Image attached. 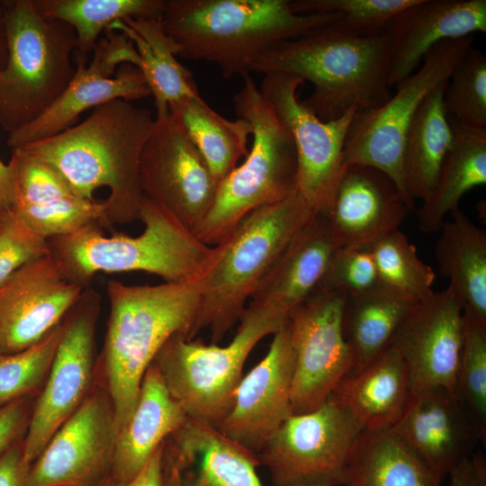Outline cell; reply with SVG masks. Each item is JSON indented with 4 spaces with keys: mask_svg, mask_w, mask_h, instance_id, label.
Here are the masks:
<instances>
[{
    "mask_svg": "<svg viewBox=\"0 0 486 486\" xmlns=\"http://www.w3.org/2000/svg\"><path fill=\"white\" fill-rule=\"evenodd\" d=\"M154 118L146 108L115 99L94 108L81 123L22 148L57 170L81 196L107 187L112 226L140 220V162Z\"/></svg>",
    "mask_w": 486,
    "mask_h": 486,
    "instance_id": "6da1fadb",
    "label": "cell"
},
{
    "mask_svg": "<svg viewBox=\"0 0 486 486\" xmlns=\"http://www.w3.org/2000/svg\"><path fill=\"white\" fill-rule=\"evenodd\" d=\"M109 317L95 360V382L109 393L117 433L137 403L142 378L174 335L193 338L200 306L199 280L156 285L107 283Z\"/></svg>",
    "mask_w": 486,
    "mask_h": 486,
    "instance_id": "7a4b0ae2",
    "label": "cell"
},
{
    "mask_svg": "<svg viewBox=\"0 0 486 486\" xmlns=\"http://www.w3.org/2000/svg\"><path fill=\"white\" fill-rule=\"evenodd\" d=\"M334 22L277 43L249 68L250 73H281L310 82L313 90L302 102L323 122L351 110L375 109L392 95L389 33L358 35Z\"/></svg>",
    "mask_w": 486,
    "mask_h": 486,
    "instance_id": "3957f363",
    "label": "cell"
},
{
    "mask_svg": "<svg viewBox=\"0 0 486 486\" xmlns=\"http://www.w3.org/2000/svg\"><path fill=\"white\" fill-rule=\"evenodd\" d=\"M340 18L297 14L289 0H166L159 20L176 56L213 63L230 78L250 74L252 62L277 43Z\"/></svg>",
    "mask_w": 486,
    "mask_h": 486,
    "instance_id": "277c9868",
    "label": "cell"
},
{
    "mask_svg": "<svg viewBox=\"0 0 486 486\" xmlns=\"http://www.w3.org/2000/svg\"><path fill=\"white\" fill-rule=\"evenodd\" d=\"M140 220L144 230L136 237L105 236L99 225L49 238L51 255L66 275L88 288L95 274L141 271L166 283L199 280L217 255L216 246L202 242L160 205L142 197Z\"/></svg>",
    "mask_w": 486,
    "mask_h": 486,
    "instance_id": "5b68a950",
    "label": "cell"
},
{
    "mask_svg": "<svg viewBox=\"0 0 486 486\" xmlns=\"http://www.w3.org/2000/svg\"><path fill=\"white\" fill-rule=\"evenodd\" d=\"M315 214L296 190L281 202L250 212L216 245L217 255L199 279L200 306L193 338L207 328L212 344L222 340L292 240Z\"/></svg>",
    "mask_w": 486,
    "mask_h": 486,
    "instance_id": "8992f818",
    "label": "cell"
},
{
    "mask_svg": "<svg viewBox=\"0 0 486 486\" xmlns=\"http://www.w3.org/2000/svg\"><path fill=\"white\" fill-rule=\"evenodd\" d=\"M233 97L238 118L252 127L245 160L219 184L205 218L193 231L204 244L222 242L255 210L281 202L297 190V155L290 130L250 76Z\"/></svg>",
    "mask_w": 486,
    "mask_h": 486,
    "instance_id": "52a82bcc",
    "label": "cell"
},
{
    "mask_svg": "<svg viewBox=\"0 0 486 486\" xmlns=\"http://www.w3.org/2000/svg\"><path fill=\"white\" fill-rule=\"evenodd\" d=\"M288 319L289 314L274 304L251 301L227 346L205 345L176 334L163 345L153 362L187 417L217 427L232 406L248 355L263 338L274 335Z\"/></svg>",
    "mask_w": 486,
    "mask_h": 486,
    "instance_id": "ba28073f",
    "label": "cell"
},
{
    "mask_svg": "<svg viewBox=\"0 0 486 486\" xmlns=\"http://www.w3.org/2000/svg\"><path fill=\"white\" fill-rule=\"evenodd\" d=\"M7 61L0 72V125L9 133L41 115L65 91L76 67V35L42 16L32 0L4 1Z\"/></svg>",
    "mask_w": 486,
    "mask_h": 486,
    "instance_id": "9c48e42d",
    "label": "cell"
},
{
    "mask_svg": "<svg viewBox=\"0 0 486 486\" xmlns=\"http://www.w3.org/2000/svg\"><path fill=\"white\" fill-rule=\"evenodd\" d=\"M473 35L446 40L424 58L420 67L400 82L397 92L380 107L356 112L344 147L345 166L360 164L385 173L415 209L404 180L403 150L413 118L426 97L452 73L473 48Z\"/></svg>",
    "mask_w": 486,
    "mask_h": 486,
    "instance_id": "30bf717a",
    "label": "cell"
},
{
    "mask_svg": "<svg viewBox=\"0 0 486 486\" xmlns=\"http://www.w3.org/2000/svg\"><path fill=\"white\" fill-rule=\"evenodd\" d=\"M364 428L331 395L314 410L292 414L257 453L274 486L344 485Z\"/></svg>",
    "mask_w": 486,
    "mask_h": 486,
    "instance_id": "8fae6325",
    "label": "cell"
},
{
    "mask_svg": "<svg viewBox=\"0 0 486 486\" xmlns=\"http://www.w3.org/2000/svg\"><path fill=\"white\" fill-rule=\"evenodd\" d=\"M100 296L85 289L64 318V332L47 382L35 400L23 456L33 463L57 432L80 407L95 382L94 337Z\"/></svg>",
    "mask_w": 486,
    "mask_h": 486,
    "instance_id": "7c38bea8",
    "label": "cell"
},
{
    "mask_svg": "<svg viewBox=\"0 0 486 486\" xmlns=\"http://www.w3.org/2000/svg\"><path fill=\"white\" fill-rule=\"evenodd\" d=\"M91 63L76 58V72L61 95L38 118L12 131L7 145L13 150L71 127L85 111L115 99L127 101L151 95L138 68L133 43L122 32L106 30L93 50Z\"/></svg>",
    "mask_w": 486,
    "mask_h": 486,
    "instance_id": "4fadbf2b",
    "label": "cell"
},
{
    "mask_svg": "<svg viewBox=\"0 0 486 486\" xmlns=\"http://www.w3.org/2000/svg\"><path fill=\"white\" fill-rule=\"evenodd\" d=\"M304 81L265 74L259 89L292 137L297 155V192L316 213L326 216L345 168L344 147L355 110L323 122L299 98Z\"/></svg>",
    "mask_w": 486,
    "mask_h": 486,
    "instance_id": "5bb4252c",
    "label": "cell"
},
{
    "mask_svg": "<svg viewBox=\"0 0 486 486\" xmlns=\"http://www.w3.org/2000/svg\"><path fill=\"white\" fill-rule=\"evenodd\" d=\"M140 184L143 196L192 231L210 211L220 184L169 112L154 119L140 157Z\"/></svg>",
    "mask_w": 486,
    "mask_h": 486,
    "instance_id": "9a60e30c",
    "label": "cell"
},
{
    "mask_svg": "<svg viewBox=\"0 0 486 486\" xmlns=\"http://www.w3.org/2000/svg\"><path fill=\"white\" fill-rule=\"evenodd\" d=\"M345 300L340 293L316 290L289 315L294 352L293 414L319 408L352 371L353 358L342 326Z\"/></svg>",
    "mask_w": 486,
    "mask_h": 486,
    "instance_id": "2e32d148",
    "label": "cell"
},
{
    "mask_svg": "<svg viewBox=\"0 0 486 486\" xmlns=\"http://www.w3.org/2000/svg\"><path fill=\"white\" fill-rule=\"evenodd\" d=\"M116 435L112 399L94 382L31 464L25 486H105L112 480Z\"/></svg>",
    "mask_w": 486,
    "mask_h": 486,
    "instance_id": "e0dca14e",
    "label": "cell"
},
{
    "mask_svg": "<svg viewBox=\"0 0 486 486\" xmlns=\"http://www.w3.org/2000/svg\"><path fill=\"white\" fill-rule=\"evenodd\" d=\"M464 331L462 304L449 286L415 306L391 344L405 362L411 392H456Z\"/></svg>",
    "mask_w": 486,
    "mask_h": 486,
    "instance_id": "ac0fdd59",
    "label": "cell"
},
{
    "mask_svg": "<svg viewBox=\"0 0 486 486\" xmlns=\"http://www.w3.org/2000/svg\"><path fill=\"white\" fill-rule=\"evenodd\" d=\"M85 289L66 275L51 254L14 272L0 284V354H14L38 342Z\"/></svg>",
    "mask_w": 486,
    "mask_h": 486,
    "instance_id": "d6986e66",
    "label": "cell"
},
{
    "mask_svg": "<svg viewBox=\"0 0 486 486\" xmlns=\"http://www.w3.org/2000/svg\"><path fill=\"white\" fill-rule=\"evenodd\" d=\"M294 352L289 321L274 334L266 356L242 376L232 406L216 427L256 454L292 414Z\"/></svg>",
    "mask_w": 486,
    "mask_h": 486,
    "instance_id": "ffe728a7",
    "label": "cell"
},
{
    "mask_svg": "<svg viewBox=\"0 0 486 486\" xmlns=\"http://www.w3.org/2000/svg\"><path fill=\"white\" fill-rule=\"evenodd\" d=\"M9 164L15 180L12 211L35 233L49 239L93 224L113 228L104 200L81 196L50 165L22 148L12 150Z\"/></svg>",
    "mask_w": 486,
    "mask_h": 486,
    "instance_id": "44dd1931",
    "label": "cell"
},
{
    "mask_svg": "<svg viewBox=\"0 0 486 486\" xmlns=\"http://www.w3.org/2000/svg\"><path fill=\"white\" fill-rule=\"evenodd\" d=\"M414 209L382 171L365 165L346 166L326 216L338 246L367 248L399 230Z\"/></svg>",
    "mask_w": 486,
    "mask_h": 486,
    "instance_id": "7402d4cb",
    "label": "cell"
},
{
    "mask_svg": "<svg viewBox=\"0 0 486 486\" xmlns=\"http://www.w3.org/2000/svg\"><path fill=\"white\" fill-rule=\"evenodd\" d=\"M391 429L442 480L480 442L456 392L440 387L411 392Z\"/></svg>",
    "mask_w": 486,
    "mask_h": 486,
    "instance_id": "603a6c76",
    "label": "cell"
},
{
    "mask_svg": "<svg viewBox=\"0 0 486 486\" xmlns=\"http://www.w3.org/2000/svg\"><path fill=\"white\" fill-rule=\"evenodd\" d=\"M390 88L411 76L439 42L486 32V0H417L393 17Z\"/></svg>",
    "mask_w": 486,
    "mask_h": 486,
    "instance_id": "cb8c5ba5",
    "label": "cell"
},
{
    "mask_svg": "<svg viewBox=\"0 0 486 486\" xmlns=\"http://www.w3.org/2000/svg\"><path fill=\"white\" fill-rule=\"evenodd\" d=\"M164 463L179 471L182 486H264L256 454L190 418L166 439Z\"/></svg>",
    "mask_w": 486,
    "mask_h": 486,
    "instance_id": "d4e9b609",
    "label": "cell"
},
{
    "mask_svg": "<svg viewBox=\"0 0 486 486\" xmlns=\"http://www.w3.org/2000/svg\"><path fill=\"white\" fill-rule=\"evenodd\" d=\"M187 418L152 362L142 378L135 408L116 435L112 482L124 485L132 481L157 448Z\"/></svg>",
    "mask_w": 486,
    "mask_h": 486,
    "instance_id": "484cf974",
    "label": "cell"
},
{
    "mask_svg": "<svg viewBox=\"0 0 486 486\" xmlns=\"http://www.w3.org/2000/svg\"><path fill=\"white\" fill-rule=\"evenodd\" d=\"M338 246L327 220L313 215L300 230L251 300L291 311L319 286Z\"/></svg>",
    "mask_w": 486,
    "mask_h": 486,
    "instance_id": "4316f807",
    "label": "cell"
},
{
    "mask_svg": "<svg viewBox=\"0 0 486 486\" xmlns=\"http://www.w3.org/2000/svg\"><path fill=\"white\" fill-rule=\"evenodd\" d=\"M407 366L393 346H389L367 365L346 374L331 396L341 403L364 429L392 428L410 397Z\"/></svg>",
    "mask_w": 486,
    "mask_h": 486,
    "instance_id": "83f0119b",
    "label": "cell"
},
{
    "mask_svg": "<svg viewBox=\"0 0 486 486\" xmlns=\"http://www.w3.org/2000/svg\"><path fill=\"white\" fill-rule=\"evenodd\" d=\"M439 231L436 258L460 301L464 315L486 325V232L459 208Z\"/></svg>",
    "mask_w": 486,
    "mask_h": 486,
    "instance_id": "f1b7e54d",
    "label": "cell"
},
{
    "mask_svg": "<svg viewBox=\"0 0 486 486\" xmlns=\"http://www.w3.org/2000/svg\"><path fill=\"white\" fill-rule=\"evenodd\" d=\"M454 144L430 194L418 211L424 233L439 231L446 216L459 208L468 191L486 184V129L471 127L449 117Z\"/></svg>",
    "mask_w": 486,
    "mask_h": 486,
    "instance_id": "f546056e",
    "label": "cell"
},
{
    "mask_svg": "<svg viewBox=\"0 0 486 486\" xmlns=\"http://www.w3.org/2000/svg\"><path fill=\"white\" fill-rule=\"evenodd\" d=\"M159 18L127 17L107 29L123 33L133 43L140 59L138 68L154 97L157 116L168 112L172 104L199 94L192 72L176 59L175 44Z\"/></svg>",
    "mask_w": 486,
    "mask_h": 486,
    "instance_id": "4dcf8cb0",
    "label": "cell"
},
{
    "mask_svg": "<svg viewBox=\"0 0 486 486\" xmlns=\"http://www.w3.org/2000/svg\"><path fill=\"white\" fill-rule=\"evenodd\" d=\"M417 304L384 284L346 298L342 326L353 358L349 374L363 369L391 346Z\"/></svg>",
    "mask_w": 486,
    "mask_h": 486,
    "instance_id": "1f68e13d",
    "label": "cell"
},
{
    "mask_svg": "<svg viewBox=\"0 0 486 486\" xmlns=\"http://www.w3.org/2000/svg\"><path fill=\"white\" fill-rule=\"evenodd\" d=\"M446 82L422 102L409 128L403 150V172L409 196L425 201L432 192L454 144L444 94Z\"/></svg>",
    "mask_w": 486,
    "mask_h": 486,
    "instance_id": "d6a6232c",
    "label": "cell"
},
{
    "mask_svg": "<svg viewBox=\"0 0 486 486\" xmlns=\"http://www.w3.org/2000/svg\"><path fill=\"white\" fill-rule=\"evenodd\" d=\"M439 478L391 429H364L344 486H440Z\"/></svg>",
    "mask_w": 486,
    "mask_h": 486,
    "instance_id": "836d02e7",
    "label": "cell"
},
{
    "mask_svg": "<svg viewBox=\"0 0 486 486\" xmlns=\"http://www.w3.org/2000/svg\"><path fill=\"white\" fill-rule=\"evenodd\" d=\"M220 183L248 153L252 127L243 119L229 120L212 110L200 94L184 97L169 108Z\"/></svg>",
    "mask_w": 486,
    "mask_h": 486,
    "instance_id": "e575fe53",
    "label": "cell"
},
{
    "mask_svg": "<svg viewBox=\"0 0 486 486\" xmlns=\"http://www.w3.org/2000/svg\"><path fill=\"white\" fill-rule=\"evenodd\" d=\"M44 17L69 24L76 35L74 50L86 60L98 36L115 21L127 17L159 18L166 0H32Z\"/></svg>",
    "mask_w": 486,
    "mask_h": 486,
    "instance_id": "d590c367",
    "label": "cell"
},
{
    "mask_svg": "<svg viewBox=\"0 0 486 486\" xmlns=\"http://www.w3.org/2000/svg\"><path fill=\"white\" fill-rule=\"evenodd\" d=\"M366 248L382 284L418 303L434 293L435 272L400 230L382 236Z\"/></svg>",
    "mask_w": 486,
    "mask_h": 486,
    "instance_id": "8d00e7d4",
    "label": "cell"
},
{
    "mask_svg": "<svg viewBox=\"0 0 486 486\" xmlns=\"http://www.w3.org/2000/svg\"><path fill=\"white\" fill-rule=\"evenodd\" d=\"M63 332L64 319L24 350L0 354V408L18 399L39 396L47 382Z\"/></svg>",
    "mask_w": 486,
    "mask_h": 486,
    "instance_id": "74e56055",
    "label": "cell"
},
{
    "mask_svg": "<svg viewBox=\"0 0 486 486\" xmlns=\"http://www.w3.org/2000/svg\"><path fill=\"white\" fill-rule=\"evenodd\" d=\"M464 341L456 395L481 443L486 441V325L464 315Z\"/></svg>",
    "mask_w": 486,
    "mask_h": 486,
    "instance_id": "f35d334b",
    "label": "cell"
},
{
    "mask_svg": "<svg viewBox=\"0 0 486 486\" xmlns=\"http://www.w3.org/2000/svg\"><path fill=\"white\" fill-rule=\"evenodd\" d=\"M417 0H289L293 12L302 14L339 13L334 22L344 31L358 35H375L402 10Z\"/></svg>",
    "mask_w": 486,
    "mask_h": 486,
    "instance_id": "ab89813d",
    "label": "cell"
},
{
    "mask_svg": "<svg viewBox=\"0 0 486 486\" xmlns=\"http://www.w3.org/2000/svg\"><path fill=\"white\" fill-rule=\"evenodd\" d=\"M444 104L449 117L486 129V55L472 48L447 81Z\"/></svg>",
    "mask_w": 486,
    "mask_h": 486,
    "instance_id": "60d3db41",
    "label": "cell"
},
{
    "mask_svg": "<svg viewBox=\"0 0 486 486\" xmlns=\"http://www.w3.org/2000/svg\"><path fill=\"white\" fill-rule=\"evenodd\" d=\"M381 284L370 251L366 248L348 246L336 249L316 290L332 291L347 298Z\"/></svg>",
    "mask_w": 486,
    "mask_h": 486,
    "instance_id": "b9f144b4",
    "label": "cell"
},
{
    "mask_svg": "<svg viewBox=\"0 0 486 486\" xmlns=\"http://www.w3.org/2000/svg\"><path fill=\"white\" fill-rule=\"evenodd\" d=\"M50 254L49 240L12 210L0 213V284L22 266Z\"/></svg>",
    "mask_w": 486,
    "mask_h": 486,
    "instance_id": "7bdbcfd3",
    "label": "cell"
},
{
    "mask_svg": "<svg viewBox=\"0 0 486 486\" xmlns=\"http://www.w3.org/2000/svg\"><path fill=\"white\" fill-rule=\"evenodd\" d=\"M36 398L24 397L0 408V455L24 438Z\"/></svg>",
    "mask_w": 486,
    "mask_h": 486,
    "instance_id": "ee69618b",
    "label": "cell"
},
{
    "mask_svg": "<svg viewBox=\"0 0 486 486\" xmlns=\"http://www.w3.org/2000/svg\"><path fill=\"white\" fill-rule=\"evenodd\" d=\"M31 464L23 456V439L0 455V486H25Z\"/></svg>",
    "mask_w": 486,
    "mask_h": 486,
    "instance_id": "f6af8a7d",
    "label": "cell"
},
{
    "mask_svg": "<svg viewBox=\"0 0 486 486\" xmlns=\"http://www.w3.org/2000/svg\"><path fill=\"white\" fill-rule=\"evenodd\" d=\"M450 486H486V463L480 455H469L448 473Z\"/></svg>",
    "mask_w": 486,
    "mask_h": 486,
    "instance_id": "bcb514c9",
    "label": "cell"
},
{
    "mask_svg": "<svg viewBox=\"0 0 486 486\" xmlns=\"http://www.w3.org/2000/svg\"><path fill=\"white\" fill-rule=\"evenodd\" d=\"M164 447L163 442L154 452L145 467L130 482L114 486H164Z\"/></svg>",
    "mask_w": 486,
    "mask_h": 486,
    "instance_id": "7dc6e473",
    "label": "cell"
},
{
    "mask_svg": "<svg viewBox=\"0 0 486 486\" xmlns=\"http://www.w3.org/2000/svg\"><path fill=\"white\" fill-rule=\"evenodd\" d=\"M15 199V180L10 164L0 160V213L12 210Z\"/></svg>",
    "mask_w": 486,
    "mask_h": 486,
    "instance_id": "c3c4849f",
    "label": "cell"
},
{
    "mask_svg": "<svg viewBox=\"0 0 486 486\" xmlns=\"http://www.w3.org/2000/svg\"><path fill=\"white\" fill-rule=\"evenodd\" d=\"M164 486H182L179 471L164 463Z\"/></svg>",
    "mask_w": 486,
    "mask_h": 486,
    "instance_id": "681fc988",
    "label": "cell"
},
{
    "mask_svg": "<svg viewBox=\"0 0 486 486\" xmlns=\"http://www.w3.org/2000/svg\"><path fill=\"white\" fill-rule=\"evenodd\" d=\"M7 61V44L3 18L0 19V72Z\"/></svg>",
    "mask_w": 486,
    "mask_h": 486,
    "instance_id": "f907efd6",
    "label": "cell"
},
{
    "mask_svg": "<svg viewBox=\"0 0 486 486\" xmlns=\"http://www.w3.org/2000/svg\"><path fill=\"white\" fill-rule=\"evenodd\" d=\"M4 15V1H0V19L3 18Z\"/></svg>",
    "mask_w": 486,
    "mask_h": 486,
    "instance_id": "816d5d0a",
    "label": "cell"
},
{
    "mask_svg": "<svg viewBox=\"0 0 486 486\" xmlns=\"http://www.w3.org/2000/svg\"><path fill=\"white\" fill-rule=\"evenodd\" d=\"M105 486H113V482H112V480Z\"/></svg>",
    "mask_w": 486,
    "mask_h": 486,
    "instance_id": "f5cc1de1",
    "label": "cell"
},
{
    "mask_svg": "<svg viewBox=\"0 0 486 486\" xmlns=\"http://www.w3.org/2000/svg\"><path fill=\"white\" fill-rule=\"evenodd\" d=\"M300 486H324V485H300Z\"/></svg>",
    "mask_w": 486,
    "mask_h": 486,
    "instance_id": "db71d44e",
    "label": "cell"
}]
</instances>
